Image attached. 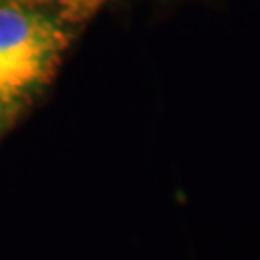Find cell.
I'll return each instance as SVG.
<instances>
[{
	"label": "cell",
	"instance_id": "cell-1",
	"mask_svg": "<svg viewBox=\"0 0 260 260\" xmlns=\"http://www.w3.org/2000/svg\"><path fill=\"white\" fill-rule=\"evenodd\" d=\"M68 42L61 18L20 0L0 3V104L9 107L42 87Z\"/></svg>",
	"mask_w": 260,
	"mask_h": 260
},
{
	"label": "cell",
	"instance_id": "cell-2",
	"mask_svg": "<svg viewBox=\"0 0 260 260\" xmlns=\"http://www.w3.org/2000/svg\"><path fill=\"white\" fill-rule=\"evenodd\" d=\"M20 3H26V5H37V3H44V0H20Z\"/></svg>",
	"mask_w": 260,
	"mask_h": 260
},
{
	"label": "cell",
	"instance_id": "cell-3",
	"mask_svg": "<svg viewBox=\"0 0 260 260\" xmlns=\"http://www.w3.org/2000/svg\"><path fill=\"white\" fill-rule=\"evenodd\" d=\"M7 107H3V104H0V115H3V111H5Z\"/></svg>",
	"mask_w": 260,
	"mask_h": 260
}]
</instances>
